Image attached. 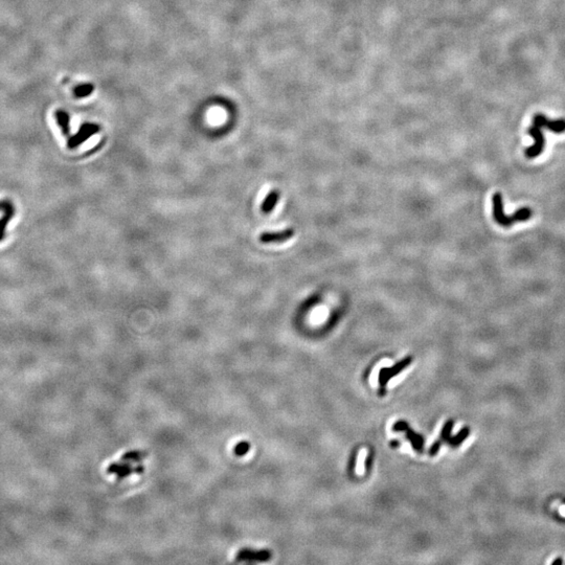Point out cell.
Instances as JSON below:
<instances>
[{"label":"cell","instance_id":"obj_1","mask_svg":"<svg viewBox=\"0 0 565 565\" xmlns=\"http://www.w3.org/2000/svg\"><path fill=\"white\" fill-rule=\"evenodd\" d=\"M493 203V218L495 222L502 226V228H510L511 225L517 222H525L531 219L533 213L529 207L520 208L512 215L506 216L503 211V202H502V196L500 193H495L492 198Z\"/></svg>","mask_w":565,"mask_h":565},{"label":"cell","instance_id":"obj_2","mask_svg":"<svg viewBox=\"0 0 565 565\" xmlns=\"http://www.w3.org/2000/svg\"><path fill=\"white\" fill-rule=\"evenodd\" d=\"M413 361V357L412 356H407L404 359H402L400 362L396 363L392 367H383V369L380 370L379 373V385H380V394L383 396L385 393V385L387 384L388 381L394 377L397 376L398 374H400L404 369L412 363Z\"/></svg>","mask_w":565,"mask_h":565},{"label":"cell","instance_id":"obj_3","mask_svg":"<svg viewBox=\"0 0 565 565\" xmlns=\"http://www.w3.org/2000/svg\"><path fill=\"white\" fill-rule=\"evenodd\" d=\"M528 133L530 134V136L534 139V145L529 147L526 150V156L528 158H536L538 157L539 155L542 153L543 149H544V145H545V140H544V135L542 133V128L537 124H534L530 127Z\"/></svg>","mask_w":565,"mask_h":565},{"label":"cell","instance_id":"obj_4","mask_svg":"<svg viewBox=\"0 0 565 565\" xmlns=\"http://www.w3.org/2000/svg\"><path fill=\"white\" fill-rule=\"evenodd\" d=\"M101 128L98 125L95 124H84L80 127L79 131L72 137L68 138L67 147L68 149H76L83 143H85L87 139H89L92 135L100 132Z\"/></svg>","mask_w":565,"mask_h":565},{"label":"cell","instance_id":"obj_5","mask_svg":"<svg viewBox=\"0 0 565 565\" xmlns=\"http://www.w3.org/2000/svg\"><path fill=\"white\" fill-rule=\"evenodd\" d=\"M145 468L144 466L137 465L136 467H133L131 463L129 462H122V463H112L108 466L107 473L108 474H116L118 476V480H122L126 477L130 476L131 474H141L144 473Z\"/></svg>","mask_w":565,"mask_h":565},{"label":"cell","instance_id":"obj_6","mask_svg":"<svg viewBox=\"0 0 565 565\" xmlns=\"http://www.w3.org/2000/svg\"><path fill=\"white\" fill-rule=\"evenodd\" d=\"M271 558V552L268 549H263V550H252L250 548H242L240 549L239 552L237 553L236 556V561L237 562H242V561H247V562H266L268 560H270Z\"/></svg>","mask_w":565,"mask_h":565},{"label":"cell","instance_id":"obj_7","mask_svg":"<svg viewBox=\"0 0 565 565\" xmlns=\"http://www.w3.org/2000/svg\"><path fill=\"white\" fill-rule=\"evenodd\" d=\"M533 123L539 125L541 128H546L554 133L560 134L565 132V120H550L542 113H537L533 118Z\"/></svg>","mask_w":565,"mask_h":565},{"label":"cell","instance_id":"obj_8","mask_svg":"<svg viewBox=\"0 0 565 565\" xmlns=\"http://www.w3.org/2000/svg\"><path fill=\"white\" fill-rule=\"evenodd\" d=\"M295 232L293 229H286L280 232H266L260 235V242L263 244L284 243L293 238Z\"/></svg>","mask_w":565,"mask_h":565},{"label":"cell","instance_id":"obj_9","mask_svg":"<svg viewBox=\"0 0 565 565\" xmlns=\"http://www.w3.org/2000/svg\"><path fill=\"white\" fill-rule=\"evenodd\" d=\"M0 209L4 210V216L0 219V241H2L6 236V230L10 220L15 215V207L9 201H2Z\"/></svg>","mask_w":565,"mask_h":565},{"label":"cell","instance_id":"obj_10","mask_svg":"<svg viewBox=\"0 0 565 565\" xmlns=\"http://www.w3.org/2000/svg\"><path fill=\"white\" fill-rule=\"evenodd\" d=\"M279 199V193L276 190H273L271 192H269L267 194L266 198L264 199V201L262 202L261 205V210L263 214H270L271 211L274 210L277 202Z\"/></svg>","mask_w":565,"mask_h":565},{"label":"cell","instance_id":"obj_11","mask_svg":"<svg viewBox=\"0 0 565 565\" xmlns=\"http://www.w3.org/2000/svg\"><path fill=\"white\" fill-rule=\"evenodd\" d=\"M406 437H407V440H408L409 442H411L413 448H414L417 452H419V454H422L423 450H424V444H425V442H424L423 436L420 435V434H418V433H416V432L413 431L411 428H408V429L406 430Z\"/></svg>","mask_w":565,"mask_h":565},{"label":"cell","instance_id":"obj_12","mask_svg":"<svg viewBox=\"0 0 565 565\" xmlns=\"http://www.w3.org/2000/svg\"><path fill=\"white\" fill-rule=\"evenodd\" d=\"M55 119L56 122H58V125L61 128V131L63 133V135L67 136L70 132V118L68 116V113L66 111L63 110H58L55 112Z\"/></svg>","mask_w":565,"mask_h":565},{"label":"cell","instance_id":"obj_13","mask_svg":"<svg viewBox=\"0 0 565 565\" xmlns=\"http://www.w3.org/2000/svg\"><path fill=\"white\" fill-rule=\"evenodd\" d=\"M148 452L141 451V450H132L126 454L121 458L122 462H129V463H140L145 458H147Z\"/></svg>","mask_w":565,"mask_h":565},{"label":"cell","instance_id":"obj_14","mask_svg":"<svg viewBox=\"0 0 565 565\" xmlns=\"http://www.w3.org/2000/svg\"><path fill=\"white\" fill-rule=\"evenodd\" d=\"M470 434V428L468 426H465L463 427L455 436H450V439L448 440V444L451 447H459Z\"/></svg>","mask_w":565,"mask_h":565},{"label":"cell","instance_id":"obj_15","mask_svg":"<svg viewBox=\"0 0 565 565\" xmlns=\"http://www.w3.org/2000/svg\"><path fill=\"white\" fill-rule=\"evenodd\" d=\"M92 90H93V86L91 84H84L76 87L74 93L77 97H85L89 95L92 92Z\"/></svg>","mask_w":565,"mask_h":565},{"label":"cell","instance_id":"obj_16","mask_svg":"<svg viewBox=\"0 0 565 565\" xmlns=\"http://www.w3.org/2000/svg\"><path fill=\"white\" fill-rule=\"evenodd\" d=\"M454 425H455L454 420H448L445 423V425H444V427L442 429V432H441V440L443 442H448V440L450 439L451 431H452V428H454Z\"/></svg>","mask_w":565,"mask_h":565},{"label":"cell","instance_id":"obj_17","mask_svg":"<svg viewBox=\"0 0 565 565\" xmlns=\"http://www.w3.org/2000/svg\"><path fill=\"white\" fill-rule=\"evenodd\" d=\"M249 449H250V444L248 442L243 441V442H240L236 445V447L234 449V452H235V455L238 456V457H243L247 454Z\"/></svg>","mask_w":565,"mask_h":565},{"label":"cell","instance_id":"obj_18","mask_svg":"<svg viewBox=\"0 0 565 565\" xmlns=\"http://www.w3.org/2000/svg\"><path fill=\"white\" fill-rule=\"evenodd\" d=\"M408 428H409V426H408L407 422H405V421H399V422H397V423H394V424H393V426H392V430H393L394 432L406 431Z\"/></svg>","mask_w":565,"mask_h":565},{"label":"cell","instance_id":"obj_19","mask_svg":"<svg viewBox=\"0 0 565 565\" xmlns=\"http://www.w3.org/2000/svg\"><path fill=\"white\" fill-rule=\"evenodd\" d=\"M443 443H444V442H443L441 439H440V440H437L436 442H434L433 445H432V446L430 447V449H429V455H430L431 457H434V456L437 454V452L440 451V449H441Z\"/></svg>","mask_w":565,"mask_h":565},{"label":"cell","instance_id":"obj_20","mask_svg":"<svg viewBox=\"0 0 565 565\" xmlns=\"http://www.w3.org/2000/svg\"><path fill=\"white\" fill-rule=\"evenodd\" d=\"M372 460H373L372 456H370L369 458H367V460H366V469H367V470H370V467H371V465H372Z\"/></svg>","mask_w":565,"mask_h":565},{"label":"cell","instance_id":"obj_21","mask_svg":"<svg viewBox=\"0 0 565 565\" xmlns=\"http://www.w3.org/2000/svg\"><path fill=\"white\" fill-rule=\"evenodd\" d=\"M563 563H564V561H563V559H562L561 557H559V558L555 559V560H554V561L552 562V564H553V565H556V564H563Z\"/></svg>","mask_w":565,"mask_h":565},{"label":"cell","instance_id":"obj_22","mask_svg":"<svg viewBox=\"0 0 565 565\" xmlns=\"http://www.w3.org/2000/svg\"><path fill=\"white\" fill-rule=\"evenodd\" d=\"M390 446H391L392 448H397V447L400 446V442H398V441H391V442H390Z\"/></svg>","mask_w":565,"mask_h":565}]
</instances>
